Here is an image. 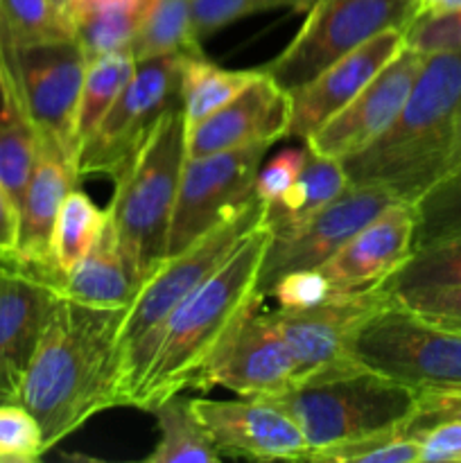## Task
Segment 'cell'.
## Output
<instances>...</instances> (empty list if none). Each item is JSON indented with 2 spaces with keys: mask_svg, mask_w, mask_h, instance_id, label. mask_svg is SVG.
Wrapping results in <instances>:
<instances>
[{
  "mask_svg": "<svg viewBox=\"0 0 461 463\" xmlns=\"http://www.w3.org/2000/svg\"><path fill=\"white\" fill-rule=\"evenodd\" d=\"M190 18V0H149L129 48L136 63H140L172 54H202Z\"/></svg>",
  "mask_w": 461,
  "mask_h": 463,
  "instance_id": "26",
  "label": "cell"
},
{
  "mask_svg": "<svg viewBox=\"0 0 461 463\" xmlns=\"http://www.w3.org/2000/svg\"><path fill=\"white\" fill-rule=\"evenodd\" d=\"M416 206L393 202L316 267L333 294L362 292L384 285L414 253Z\"/></svg>",
  "mask_w": 461,
  "mask_h": 463,
  "instance_id": "17",
  "label": "cell"
},
{
  "mask_svg": "<svg viewBox=\"0 0 461 463\" xmlns=\"http://www.w3.org/2000/svg\"><path fill=\"white\" fill-rule=\"evenodd\" d=\"M5 265H7V262H5V260H0V274H3V269H5Z\"/></svg>",
  "mask_w": 461,
  "mask_h": 463,
  "instance_id": "48",
  "label": "cell"
},
{
  "mask_svg": "<svg viewBox=\"0 0 461 463\" xmlns=\"http://www.w3.org/2000/svg\"><path fill=\"white\" fill-rule=\"evenodd\" d=\"M256 71H229L208 61L202 54H188L181 59V104H183L185 127L203 120L242 93L258 77Z\"/></svg>",
  "mask_w": 461,
  "mask_h": 463,
  "instance_id": "27",
  "label": "cell"
},
{
  "mask_svg": "<svg viewBox=\"0 0 461 463\" xmlns=\"http://www.w3.org/2000/svg\"><path fill=\"white\" fill-rule=\"evenodd\" d=\"M0 52H3V57L7 59V63H9V66H12L14 75H16V80H18V72H16V57H14L12 50H9L7 41H5V34H3V23H0Z\"/></svg>",
  "mask_w": 461,
  "mask_h": 463,
  "instance_id": "47",
  "label": "cell"
},
{
  "mask_svg": "<svg viewBox=\"0 0 461 463\" xmlns=\"http://www.w3.org/2000/svg\"><path fill=\"white\" fill-rule=\"evenodd\" d=\"M416 206L414 251L428 244L461 235V172L446 176L429 188Z\"/></svg>",
  "mask_w": 461,
  "mask_h": 463,
  "instance_id": "34",
  "label": "cell"
},
{
  "mask_svg": "<svg viewBox=\"0 0 461 463\" xmlns=\"http://www.w3.org/2000/svg\"><path fill=\"white\" fill-rule=\"evenodd\" d=\"M387 285L391 292L432 285L461 288V235L416 249L405 265L387 280Z\"/></svg>",
  "mask_w": 461,
  "mask_h": 463,
  "instance_id": "33",
  "label": "cell"
},
{
  "mask_svg": "<svg viewBox=\"0 0 461 463\" xmlns=\"http://www.w3.org/2000/svg\"><path fill=\"white\" fill-rule=\"evenodd\" d=\"M125 315L54 298L16 398L39 423L45 452L95 414L120 407L118 335Z\"/></svg>",
  "mask_w": 461,
  "mask_h": 463,
  "instance_id": "1",
  "label": "cell"
},
{
  "mask_svg": "<svg viewBox=\"0 0 461 463\" xmlns=\"http://www.w3.org/2000/svg\"><path fill=\"white\" fill-rule=\"evenodd\" d=\"M393 298L384 283L362 292L330 294L306 307H278L271 312L280 337L296 360V383L319 371L357 362L351 353L353 339Z\"/></svg>",
  "mask_w": 461,
  "mask_h": 463,
  "instance_id": "12",
  "label": "cell"
},
{
  "mask_svg": "<svg viewBox=\"0 0 461 463\" xmlns=\"http://www.w3.org/2000/svg\"><path fill=\"white\" fill-rule=\"evenodd\" d=\"M423 407V405H420ZM420 414V410H419ZM419 414L411 416L407 423L384 432L369 434L355 441L330 446L324 450L307 452L306 461L324 463H420Z\"/></svg>",
  "mask_w": 461,
  "mask_h": 463,
  "instance_id": "30",
  "label": "cell"
},
{
  "mask_svg": "<svg viewBox=\"0 0 461 463\" xmlns=\"http://www.w3.org/2000/svg\"><path fill=\"white\" fill-rule=\"evenodd\" d=\"M461 120V52L428 54L391 125L346 158L351 184H378L416 203L450 172Z\"/></svg>",
  "mask_w": 461,
  "mask_h": 463,
  "instance_id": "2",
  "label": "cell"
},
{
  "mask_svg": "<svg viewBox=\"0 0 461 463\" xmlns=\"http://www.w3.org/2000/svg\"><path fill=\"white\" fill-rule=\"evenodd\" d=\"M262 303L260 294L230 326L193 387L202 392L224 387L238 396L274 398L296 384V360Z\"/></svg>",
  "mask_w": 461,
  "mask_h": 463,
  "instance_id": "11",
  "label": "cell"
},
{
  "mask_svg": "<svg viewBox=\"0 0 461 463\" xmlns=\"http://www.w3.org/2000/svg\"><path fill=\"white\" fill-rule=\"evenodd\" d=\"M185 156L183 104L176 102L113 176L116 188L107 206L108 222L145 280L167 258V235Z\"/></svg>",
  "mask_w": 461,
  "mask_h": 463,
  "instance_id": "6",
  "label": "cell"
},
{
  "mask_svg": "<svg viewBox=\"0 0 461 463\" xmlns=\"http://www.w3.org/2000/svg\"><path fill=\"white\" fill-rule=\"evenodd\" d=\"M16 240H18V211L12 199L5 193L0 184V260L12 262L16 258Z\"/></svg>",
  "mask_w": 461,
  "mask_h": 463,
  "instance_id": "42",
  "label": "cell"
},
{
  "mask_svg": "<svg viewBox=\"0 0 461 463\" xmlns=\"http://www.w3.org/2000/svg\"><path fill=\"white\" fill-rule=\"evenodd\" d=\"M57 283L32 267L12 260L0 274V402H16L45 319L50 315Z\"/></svg>",
  "mask_w": 461,
  "mask_h": 463,
  "instance_id": "19",
  "label": "cell"
},
{
  "mask_svg": "<svg viewBox=\"0 0 461 463\" xmlns=\"http://www.w3.org/2000/svg\"><path fill=\"white\" fill-rule=\"evenodd\" d=\"M0 23L14 57L39 45L75 41L72 27L54 12L50 0H0Z\"/></svg>",
  "mask_w": 461,
  "mask_h": 463,
  "instance_id": "32",
  "label": "cell"
},
{
  "mask_svg": "<svg viewBox=\"0 0 461 463\" xmlns=\"http://www.w3.org/2000/svg\"><path fill=\"white\" fill-rule=\"evenodd\" d=\"M39 156V134L21 99H12L0 113V184L16 211L25 197L27 184Z\"/></svg>",
  "mask_w": 461,
  "mask_h": 463,
  "instance_id": "29",
  "label": "cell"
},
{
  "mask_svg": "<svg viewBox=\"0 0 461 463\" xmlns=\"http://www.w3.org/2000/svg\"><path fill=\"white\" fill-rule=\"evenodd\" d=\"M450 401H455V402H459V405H461V396H456V398H450Z\"/></svg>",
  "mask_w": 461,
  "mask_h": 463,
  "instance_id": "49",
  "label": "cell"
},
{
  "mask_svg": "<svg viewBox=\"0 0 461 463\" xmlns=\"http://www.w3.org/2000/svg\"><path fill=\"white\" fill-rule=\"evenodd\" d=\"M312 3L315 0H190V18H193L194 36L202 43L224 25L251 14L271 12V9L307 12Z\"/></svg>",
  "mask_w": 461,
  "mask_h": 463,
  "instance_id": "35",
  "label": "cell"
},
{
  "mask_svg": "<svg viewBox=\"0 0 461 463\" xmlns=\"http://www.w3.org/2000/svg\"><path fill=\"white\" fill-rule=\"evenodd\" d=\"M405 45L423 54L461 52V9L419 16L407 27Z\"/></svg>",
  "mask_w": 461,
  "mask_h": 463,
  "instance_id": "37",
  "label": "cell"
},
{
  "mask_svg": "<svg viewBox=\"0 0 461 463\" xmlns=\"http://www.w3.org/2000/svg\"><path fill=\"white\" fill-rule=\"evenodd\" d=\"M188 402L194 419L221 457L306 461L310 452L298 425L269 398H188Z\"/></svg>",
  "mask_w": 461,
  "mask_h": 463,
  "instance_id": "15",
  "label": "cell"
},
{
  "mask_svg": "<svg viewBox=\"0 0 461 463\" xmlns=\"http://www.w3.org/2000/svg\"><path fill=\"white\" fill-rule=\"evenodd\" d=\"M420 463H461V414L446 416L419 432Z\"/></svg>",
  "mask_w": 461,
  "mask_h": 463,
  "instance_id": "40",
  "label": "cell"
},
{
  "mask_svg": "<svg viewBox=\"0 0 461 463\" xmlns=\"http://www.w3.org/2000/svg\"><path fill=\"white\" fill-rule=\"evenodd\" d=\"M425 59L428 54L405 45L342 111L306 140L307 147L334 161H346L369 147L398 116Z\"/></svg>",
  "mask_w": 461,
  "mask_h": 463,
  "instance_id": "16",
  "label": "cell"
},
{
  "mask_svg": "<svg viewBox=\"0 0 461 463\" xmlns=\"http://www.w3.org/2000/svg\"><path fill=\"white\" fill-rule=\"evenodd\" d=\"M269 401L298 425L310 452L398 428L423 405L414 389L360 362L319 371Z\"/></svg>",
  "mask_w": 461,
  "mask_h": 463,
  "instance_id": "4",
  "label": "cell"
},
{
  "mask_svg": "<svg viewBox=\"0 0 461 463\" xmlns=\"http://www.w3.org/2000/svg\"><path fill=\"white\" fill-rule=\"evenodd\" d=\"M265 220V203L260 199L244 203L242 208L217 222L208 233L194 240L181 251L167 256L147 280L122 319L118 335L120 351V405L129 402L131 392L147 369L158 335L167 317L185 297L194 292L221 262L242 242L244 235Z\"/></svg>",
  "mask_w": 461,
  "mask_h": 463,
  "instance_id": "5",
  "label": "cell"
},
{
  "mask_svg": "<svg viewBox=\"0 0 461 463\" xmlns=\"http://www.w3.org/2000/svg\"><path fill=\"white\" fill-rule=\"evenodd\" d=\"M181 59L156 57L136 63V71L102 120L80 145L77 176H113L138 152L158 118L181 102Z\"/></svg>",
  "mask_w": 461,
  "mask_h": 463,
  "instance_id": "9",
  "label": "cell"
},
{
  "mask_svg": "<svg viewBox=\"0 0 461 463\" xmlns=\"http://www.w3.org/2000/svg\"><path fill=\"white\" fill-rule=\"evenodd\" d=\"M396 301L407 310L461 330V288L456 285H432V288H409L393 292Z\"/></svg>",
  "mask_w": 461,
  "mask_h": 463,
  "instance_id": "38",
  "label": "cell"
},
{
  "mask_svg": "<svg viewBox=\"0 0 461 463\" xmlns=\"http://www.w3.org/2000/svg\"><path fill=\"white\" fill-rule=\"evenodd\" d=\"M330 288L316 269L294 271L274 285L269 297L278 298V307H306L330 297Z\"/></svg>",
  "mask_w": 461,
  "mask_h": 463,
  "instance_id": "41",
  "label": "cell"
},
{
  "mask_svg": "<svg viewBox=\"0 0 461 463\" xmlns=\"http://www.w3.org/2000/svg\"><path fill=\"white\" fill-rule=\"evenodd\" d=\"M12 99H21V89H18V80L14 75L12 66H9L7 59L0 52V113L9 107Z\"/></svg>",
  "mask_w": 461,
  "mask_h": 463,
  "instance_id": "43",
  "label": "cell"
},
{
  "mask_svg": "<svg viewBox=\"0 0 461 463\" xmlns=\"http://www.w3.org/2000/svg\"><path fill=\"white\" fill-rule=\"evenodd\" d=\"M136 71V59L131 48L107 52L102 57H95L86 63L84 86H81L80 116H77V138L80 145L86 136L95 129L104 113L108 111L127 81L131 80Z\"/></svg>",
  "mask_w": 461,
  "mask_h": 463,
  "instance_id": "31",
  "label": "cell"
},
{
  "mask_svg": "<svg viewBox=\"0 0 461 463\" xmlns=\"http://www.w3.org/2000/svg\"><path fill=\"white\" fill-rule=\"evenodd\" d=\"M16 72L23 107L36 134L75 165L80 154L77 116L86 75V57L77 41L23 50L16 57Z\"/></svg>",
  "mask_w": 461,
  "mask_h": 463,
  "instance_id": "14",
  "label": "cell"
},
{
  "mask_svg": "<svg viewBox=\"0 0 461 463\" xmlns=\"http://www.w3.org/2000/svg\"><path fill=\"white\" fill-rule=\"evenodd\" d=\"M455 172H461V120H459V131H456L455 149H452V158H450V172H447V176H450V175H455Z\"/></svg>",
  "mask_w": 461,
  "mask_h": 463,
  "instance_id": "46",
  "label": "cell"
},
{
  "mask_svg": "<svg viewBox=\"0 0 461 463\" xmlns=\"http://www.w3.org/2000/svg\"><path fill=\"white\" fill-rule=\"evenodd\" d=\"M351 353L362 366L420 396H461V330L434 324L396 298L362 326Z\"/></svg>",
  "mask_w": 461,
  "mask_h": 463,
  "instance_id": "7",
  "label": "cell"
},
{
  "mask_svg": "<svg viewBox=\"0 0 461 463\" xmlns=\"http://www.w3.org/2000/svg\"><path fill=\"white\" fill-rule=\"evenodd\" d=\"M423 16V0H315L294 39L265 63L283 89L296 90L321 71L387 30Z\"/></svg>",
  "mask_w": 461,
  "mask_h": 463,
  "instance_id": "8",
  "label": "cell"
},
{
  "mask_svg": "<svg viewBox=\"0 0 461 463\" xmlns=\"http://www.w3.org/2000/svg\"><path fill=\"white\" fill-rule=\"evenodd\" d=\"M402 48L405 32L387 30L330 63L301 89L289 90L292 120L287 138H310L334 113L342 111Z\"/></svg>",
  "mask_w": 461,
  "mask_h": 463,
  "instance_id": "20",
  "label": "cell"
},
{
  "mask_svg": "<svg viewBox=\"0 0 461 463\" xmlns=\"http://www.w3.org/2000/svg\"><path fill=\"white\" fill-rule=\"evenodd\" d=\"M149 414L156 419L161 439L156 441L154 450L145 457L147 463H220L221 455L199 420L190 410L188 398L176 396L165 398L149 407Z\"/></svg>",
  "mask_w": 461,
  "mask_h": 463,
  "instance_id": "25",
  "label": "cell"
},
{
  "mask_svg": "<svg viewBox=\"0 0 461 463\" xmlns=\"http://www.w3.org/2000/svg\"><path fill=\"white\" fill-rule=\"evenodd\" d=\"M43 455V434L34 416L18 402H0V463H27Z\"/></svg>",
  "mask_w": 461,
  "mask_h": 463,
  "instance_id": "36",
  "label": "cell"
},
{
  "mask_svg": "<svg viewBox=\"0 0 461 463\" xmlns=\"http://www.w3.org/2000/svg\"><path fill=\"white\" fill-rule=\"evenodd\" d=\"M81 0H50V5L54 7V12L72 27L75 32V16H77V7H80Z\"/></svg>",
  "mask_w": 461,
  "mask_h": 463,
  "instance_id": "44",
  "label": "cell"
},
{
  "mask_svg": "<svg viewBox=\"0 0 461 463\" xmlns=\"http://www.w3.org/2000/svg\"><path fill=\"white\" fill-rule=\"evenodd\" d=\"M393 202L400 199L384 185L348 184L339 197L316 211L301 226L289 233L271 235L260 267L258 292L267 298L285 276L321 267L348 238Z\"/></svg>",
  "mask_w": 461,
  "mask_h": 463,
  "instance_id": "13",
  "label": "cell"
},
{
  "mask_svg": "<svg viewBox=\"0 0 461 463\" xmlns=\"http://www.w3.org/2000/svg\"><path fill=\"white\" fill-rule=\"evenodd\" d=\"M77 181L80 176L71 158L63 156L61 149L39 136V156L18 208L16 258L18 262L32 267L57 285L59 279L50 258V240L61 202L75 188Z\"/></svg>",
  "mask_w": 461,
  "mask_h": 463,
  "instance_id": "21",
  "label": "cell"
},
{
  "mask_svg": "<svg viewBox=\"0 0 461 463\" xmlns=\"http://www.w3.org/2000/svg\"><path fill=\"white\" fill-rule=\"evenodd\" d=\"M307 158V145L306 147H289L280 152L278 156L271 158L265 167H260L256 179V197L260 199L265 206L274 203L276 199L283 197L287 193L289 185L296 181L298 172L303 170Z\"/></svg>",
  "mask_w": 461,
  "mask_h": 463,
  "instance_id": "39",
  "label": "cell"
},
{
  "mask_svg": "<svg viewBox=\"0 0 461 463\" xmlns=\"http://www.w3.org/2000/svg\"><path fill=\"white\" fill-rule=\"evenodd\" d=\"M348 181L342 161L319 156L307 147V158L296 181L274 203L265 206V224L271 235H283L310 220L316 211L328 206L346 190Z\"/></svg>",
  "mask_w": 461,
  "mask_h": 463,
  "instance_id": "23",
  "label": "cell"
},
{
  "mask_svg": "<svg viewBox=\"0 0 461 463\" xmlns=\"http://www.w3.org/2000/svg\"><path fill=\"white\" fill-rule=\"evenodd\" d=\"M107 217V208L102 211L95 206L93 199L81 190L72 188L66 194L54 220L52 240H50V258H52V269L59 283L89 253L98 235L102 233Z\"/></svg>",
  "mask_w": 461,
  "mask_h": 463,
  "instance_id": "28",
  "label": "cell"
},
{
  "mask_svg": "<svg viewBox=\"0 0 461 463\" xmlns=\"http://www.w3.org/2000/svg\"><path fill=\"white\" fill-rule=\"evenodd\" d=\"M461 9V0H423V14H443Z\"/></svg>",
  "mask_w": 461,
  "mask_h": 463,
  "instance_id": "45",
  "label": "cell"
},
{
  "mask_svg": "<svg viewBox=\"0 0 461 463\" xmlns=\"http://www.w3.org/2000/svg\"><path fill=\"white\" fill-rule=\"evenodd\" d=\"M269 145H247L206 156H185L172 211L167 256L181 251L256 197V179Z\"/></svg>",
  "mask_w": 461,
  "mask_h": 463,
  "instance_id": "10",
  "label": "cell"
},
{
  "mask_svg": "<svg viewBox=\"0 0 461 463\" xmlns=\"http://www.w3.org/2000/svg\"><path fill=\"white\" fill-rule=\"evenodd\" d=\"M149 0H81L75 16V41L86 63L129 48Z\"/></svg>",
  "mask_w": 461,
  "mask_h": 463,
  "instance_id": "24",
  "label": "cell"
},
{
  "mask_svg": "<svg viewBox=\"0 0 461 463\" xmlns=\"http://www.w3.org/2000/svg\"><path fill=\"white\" fill-rule=\"evenodd\" d=\"M145 274L108 222L84 258L57 285L68 301L95 310H129Z\"/></svg>",
  "mask_w": 461,
  "mask_h": 463,
  "instance_id": "22",
  "label": "cell"
},
{
  "mask_svg": "<svg viewBox=\"0 0 461 463\" xmlns=\"http://www.w3.org/2000/svg\"><path fill=\"white\" fill-rule=\"evenodd\" d=\"M271 240L265 220L253 226L229 258L167 317L156 351L131 392L129 407L147 411L156 402L190 389L230 326L251 306Z\"/></svg>",
  "mask_w": 461,
  "mask_h": 463,
  "instance_id": "3",
  "label": "cell"
},
{
  "mask_svg": "<svg viewBox=\"0 0 461 463\" xmlns=\"http://www.w3.org/2000/svg\"><path fill=\"white\" fill-rule=\"evenodd\" d=\"M292 120V95L265 68L230 102L203 120L185 127L188 156L226 152L247 145H271L287 138Z\"/></svg>",
  "mask_w": 461,
  "mask_h": 463,
  "instance_id": "18",
  "label": "cell"
}]
</instances>
